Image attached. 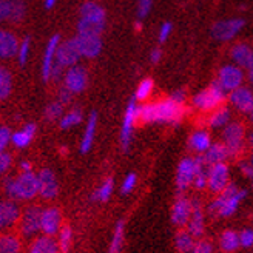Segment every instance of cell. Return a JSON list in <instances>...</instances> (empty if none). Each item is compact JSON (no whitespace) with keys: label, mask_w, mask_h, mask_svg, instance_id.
<instances>
[{"label":"cell","mask_w":253,"mask_h":253,"mask_svg":"<svg viewBox=\"0 0 253 253\" xmlns=\"http://www.w3.org/2000/svg\"><path fill=\"white\" fill-rule=\"evenodd\" d=\"M185 116V107L174 102L171 97L159 99L156 102H147L139 107L141 124H179Z\"/></svg>","instance_id":"1"},{"label":"cell","mask_w":253,"mask_h":253,"mask_svg":"<svg viewBox=\"0 0 253 253\" xmlns=\"http://www.w3.org/2000/svg\"><path fill=\"white\" fill-rule=\"evenodd\" d=\"M247 190L239 188L236 184L230 182L219 195H214V198L209 202L206 211L211 218H230L238 211L241 201L246 199Z\"/></svg>","instance_id":"2"},{"label":"cell","mask_w":253,"mask_h":253,"mask_svg":"<svg viewBox=\"0 0 253 253\" xmlns=\"http://www.w3.org/2000/svg\"><path fill=\"white\" fill-rule=\"evenodd\" d=\"M6 199L11 201H33L39 196V179L37 173L20 171L14 178H6L2 184Z\"/></svg>","instance_id":"3"},{"label":"cell","mask_w":253,"mask_h":253,"mask_svg":"<svg viewBox=\"0 0 253 253\" xmlns=\"http://www.w3.org/2000/svg\"><path fill=\"white\" fill-rule=\"evenodd\" d=\"M221 142L229 151V159H238L246 151L247 130L246 125L239 121H230L221 133Z\"/></svg>","instance_id":"4"},{"label":"cell","mask_w":253,"mask_h":253,"mask_svg":"<svg viewBox=\"0 0 253 253\" xmlns=\"http://www.w3.org/2000/svg\"><path fill=\"white\" fill-rule=\"evenodd\" d=\"M227 100V93L222 90V86L218 81L211 82L207 88L196 93L192 97V107L199 113H210L224 105Z\"/></svg>","instance_id":"5"},{"label":"cell","mask_w":253,"mask_h":253,"mask_svg":"<svg viewBox=\"0 0 253 253\" xmlns=\"http://www.w3.org/2000/svg\"><path fill=\"white\" fill-rule=\"evenodd\" d=\"M41 213L42 209L36 204L27 206L20 210V218L16 227L23 239H33L41 235Z\"/></svg>","instance_id":"6"},{"label":"cell","mask_w":253,"mask_h":253,"mask_svg":"<svg viewBox=\"0 0 253 253\" xmlns=\"http://www.w3.org/2000/svg\"><path fill=\"white\" fill-rule=\"evenodd\" d=\"M244 25H246L244 19H239V17L225 19V20L214 22L211 30H210V33H211V37H213L214 41H218V42H229V41H232L233 37H236L239 33L243 31Z\"/></svg>","instance_id":"7"},{"label":"cell","mask_w":253,"mask_h":253,"mask_svg":"<svg viewBox=\"0 0 253 253\" xmlns=\"http://www.w3.org/2000/svg\"><path fill=\"white\" fill-rule=\"evenodd\" d=\"M230 184V167L227 162L213 164L209 167L207 190L214 196L219 195L222 190Z\"/></svg>","instance_id":"8"},{"label":"cell","mask_w":253,"mask_h":253,"mask_svg":"<svg viewBox=\"0 0 253 253\" xmlns=\"http://www.w3.org/2000/svg\"><path fill=\"white\" fill-rule=\"evenodd\" d=\"M137 122H139V105L136 104V99L133 97L125 108L124 121L121 126V145L124 151L130 148L131 139H133V130Z\"/></svg>","instance_id":"9"},{"label":"cell","mask_w":253,"mask_h":253,"mask_svg":"<svg viewBox=\"0 0 253 253\" xmlns=\"http://www.w3.org/2000/svg\"><path fill=\"white\" fill-rule=\"evenodd\" d=\"M244 79L246 74L243 68H239L235 63H227V65H222L219 68L216 81L222 86V90L229 94L230 91L236 90L238 86L244 85Z\"/></svg>","instance_id":"10"},{"label":"cell","mask_w":253,"mask_h":253,"mask_svg":"<svg viewBox=\"0 0 253 253\" xmlns=\"http://www.w3.org/2000/svg\"><path fill=\"white\" fill-rule=\"evenodd\" d=\"M63 225V214L59 207L48 206L41 213V235L56 236Z\"/></svg>","instance_id":"11"},{"label":"cell","mask_w":253,"mask_h":253,"mask_svg":"<svg viewBox=\"0 0 253 253\" xmlns=\"http://www.w3.org/2000/svg\"><path fill=\"white\" fill-rule=\"evenodd\" d=\"M195 178V156H187L181 159L176 170V192L178 195H185L187 190L192 187Z\"/></svg>","instance_id":"12"},{"label":"cell","mask_w":253,"mask_h":253,"mask_svg":"<svg viewBox=\"0 0 253 253\" xmlns=\"http://www.w3.org/2000/svg\"><path fill=\"white\" fill-rule=\"evenodd\" d=\"M88 85V73L82 65H73L63 73V86L68 88L73 94L82 93Z\"/></svg>","instance_id":"13"},{"label":"cell","mask_w":253,"mask_h":253,"mask_svg":"<svg viewBox=\"0 0 253 253\" xmlns=\"http://www.w3.org/2000/svg\"><path fill=\"white\" fill-rule=\"evenodd\" d=\"M190 216H192V199L187 198L185 195H178L170 211L171 224L178 227V229H185Z\"/></svg>","instance_id":"14"},{"label":"cell","mask_w":253,"mask_h":253,"mask_svg":"<svg viewBox=\"0 0 253 253\" xmlns=\"http://www.w3.org/2000/svg\"><path fill=\"white\" fill-rule=\"evenodd\" d=\"M81 57L82 56H81V51L78 48V43L74 41V37L59 43L57 51H56V63H59L60 67L70 68L73 65H78Z\"/></svg>","instance_id":"15"},{"label":"cell","mask_w":253,"mask_h":253,"mask_svg":"<svg viewBox=\"0 0 253 253\" xmlns=\"http://www.w3.org/2000/svg\"><path fill=\"white\" fill-rule=\"evenodd\" d=\"M227 100L236 111L243 113V115H250L253 110V91L246 85H241L236 90L230 91L227 94Z\"/></svg>","instance_id":"16"},{"label":"cell","mask_w":253,"mask_h":253,"mask_svg":"<svg viewBox=\"0 0 253 253\" xmlns=\"http://www.w3.org/2000/svg\"><path fill=\"white\" fill-rule=\"evenodd\" d=\"M20 218V209L16 201L0 199V233L12 230Z\"/></svg>","instance_id":"17"},{"label":"cell","mask_w":253,"mask_h":253,"mask_svg":"<svg viewBox=\"0 0 253 253\" xmlns=\"http://www.w3.org/2000/svg\"><path fill=\"white\" fill-rule=\"evenodd\" d=\"M39 179V196L45 201H53L59 193V181L51 169H42L37 173Z\"/></svg>","instance_id":"18"},{"label":"cell","mask_w":253,"mask_h":253,"mask_svg":"<svg viewBox=\"0 0 253 253\" xmlns=\"http://www.w3.org/2000/svg\"><path fill=\"white\" fill-rule=\"evenodd\" d=\"M74 41L82 57L94 59L102 51V39L97 34H76Z\"/></svg>","instance_id":"19"},{"label":"cell","mask_w":253,"mask_h":253,"mask_svg":"<svg viewBox=\"0 0 253 253\" xmlns=\"http://www.w3.org/2000/svg\"><path fill=\"white\" fill-rule=\"evenodd\" d=\"M185 229L192 233L196 239L204 235L206 230V211L198 198L192 199V216L188 219Z\"/></svg>","instance_id":"20"},{"label":"cell","mask_w":253,"mask_h":253,"mask_svg":"<svg viewBox=\"0 0 253 253\" xmlns=\"http://www.w3.org/2000/svg\"><path fill=\"white\" fill-rule=\"evenodd\" d=\"M105 9L100 6L96 2H91L88 0L81 6V20L86 22V23H91L94 27L104 30L105 28Z\"/></svg>","instance_id":"21"},{"label":"cell","mask_w":253,"mask_h":253,"mask_svg":"<svg viewBox=\"0 0 253 253\" xmlns=\"http://www.w3.org/2000/svg\"><path fill=\"white\" fill-rule=\"evenodd\" d=\"M59 43H60V36L59 34H54L46 43L45 53H43V60H42V68H41L43 81L51 79V68H53L54 62H56V51H57Z\"/></svg>","instance_id":"22"},{"label":"cell","mask_w":253,"mask_h":253,"mask_svg":"<svg viewBox=\"0 0 253 253\" xmlns=\"http://www.w3.org/2000/svg\"><path fill=\"white\" fill-rule=\"evenodd\" d=\"M230 57L235 65L243 70H249L253 67V48L247 43H235L230 48Z\"/></svg>","instance_id":"23"},{"label":"cell","mask_w":253,"mask_h":253,"mask_svg":"<svg viewBox=\"0 0 253 253\" xmlns=\"http://www.w3.org/2000/svg\"><path fill=\"white\" fill-rule=\"evenodd\" d=\"M23 238L19 232L5 230L0 233V253H22Z\"/></svg>","instance_id":"24"},{"label":"cell","mask_w":253,"mask_h":253,"mask_svg":"<svg viewBox=\"0 0 253 253\" xmlns=\"http://www.w3.org/2000/svg\"><path fill=\"white\" fill-rule=\"evenodd\" d=\"M19 39L14 33L8 30H0V59H12L17 54Z\"/></svg>","instance_id":"25"},{"label":"cell","mask_w":253,"mask_h":253,"mask_svg":"<svg viewBox=\"0 0 253 253\" xmlns=\"http://www.w3.org/2000/svg\"><path fill=\"white\" fill-rule=\"evenodd\" d=\"M211 136L209 133V130L206 128H199L196 131H193L188 137V148L196 155H204L209 150V147L211 145Z\"/></svg>","instance_id":"26"},{"label":"cell","mask_w":253,"mask_h":253,"mask_svg":"<svg viewBox=\"0 0 253 253\" xmlns=\"http://www.w3.org/2000/svg\"><path fill=\"white\" fill-rule=\"evenodd\" d=\"M28 253H60V250L54 236L39 235L31 239Z\"/></svg>","instance_id":"27"},{"label":"cell","mask_w":253,"mask_h":253,"mask_svg":"<svg viewBox=\"0 0 253 253\" xmlns=\"http://www.w3.org/2000/svg\"><path fill=\"white\" fill-rule=\"evenodd\" d=\"M209 164L204 161L202 155L195 156V178L192 187L196 192H204L207 190V178H209Z\"/></svg>","instance_id":"28"},{"label":"cell","mask_w":253,"mask_h":253,"mask_svg":"<svg viewBox=\"0 0 253 253\" xmlns=\"http://www.w3.org/2000/svg\"><path fill=\"white\" fill-rule=\"evenodd\" d=\"M36 124L30 122L25 124L20 130L14 131L11 134V144L14 145L16 148H27L36 136Z\"/></svg>","instance_id":"29"},{"label":"cell","mask_w":253,"mask_h":253,"mask_svg":"<svg viewBox=\"0 0 253 253\" xmlns=\"http://www.w3.org/2000/svg\"><path fill=\"white\" fill-rule=\"evenodd\" d=\"M230 121H232V110L229 107L222 105V107L209 113L207 125L213 130H222Z\"/></svg>","instance_id":"30"},{"label":"cell","mask_w":253,"mask_h":253,"mask_svg":"<svg viewBox=\"0 0 253 253\" xmlns=\"http://www.w3.org/2000/svg\"><path fill=\"white\" fill-rule=\"evenodd\" d=\"M96 128H97V113L93 111L90 116H88V122L85 126V131L81 141V153H88L91 150L93 142H94V136H96Z\"/></svg>","instance_id":"31"},{"label":"cell","mask_w":253,"mask_h":253,"mask_svg":"<svg viewBox=\"0 0 253 253\" xmlns=\"http://www.w3.org/2000/svg\"><path fill=\"white\" fill-rule=\"evenodd\" d=\"M204 161L209 164V166H213V164H219V162H227L229 161V151H227L225 145L219 141V142H211V145L209 147V150L202 155Z\"/></svg>","instance_id":"32"},{"label":"cell","mask_w":253,"mask_h":253,"mask_svg":"<svg viewBox=\"0 0 253 253\" xmlns=\"http://www.w3.org/2000/svg\"><path fill=\"white\" fill-rule=\"evenodd\" d=\"M219 249L224 253H235L241 244H239V232L233 229H227L219 235Z\"/></svg>","instance_id":"33"},{"label":"cell","mask_w":253,"mask_h":253,"mask_svg":"<svg viewBox=\"0 0 253 253\" xmlns=\"http://www.w3.org/2000/svg\"><path fill=\"white\" fill-rule=\"evenodd\" d=\"M124 244H125V221L119 219L115 225V229H113L107 253H122Z\"/></svg>","instance_id":"34"},{"label":"cell","mask_w":253,"mask_h":253,"mask_svg":"<svg viewBox=\"0 0 253 253\" xmlns=\"http://www.w3.org/2000/svg\"><path fill=\"white\" fill-rule=\"evenodd\" d=\"M196 244V238L190 233L187 229H181L178 230L174 236V249L178 253H190L193 250Z\"/></svg>","instance_id":"35"},{"label":"cell","mask_w":253,"mask_h":253,"mask_svg":"<svg viewBox=\"0 0 253 253\" xmlns=\"http://www.w3.org/2000/svg\"><path fill=\"white\" fill-rule=\"evenodd\" d=\"M113 190H115V179L107 178L100 182V185L93 192L91 199L94 202H107L113 195Z\"/></svg>","instance_id":"36"},{"label":"cell","mask_w":253,"mask_h":253,"mask_svg":"<svg viewBox=\"0 0 253 253\" xmlns=\"http://www.w3.org/2000/svg\"><path fill=\"white\" fill-rule=\"evenodd\" d=\"M73 239H74V235H73V229H71V227L70 225H62V229L56 235V241H57V246H59L60 253H68L71 250V247H73Z\"/></svg>","instance_id":"37"},{"label":"cell","mask_w":253,"mask_h":253,"mask_svg":"<svg viewBox=\"0 0 253 253\" xmlns=\"http://www.w3.org/2000/svg\"><path fill=\"white\" fill-rule=\"evenodd\" d=\"M84 119V115H82V110L81 108H73L71 111L65 113L60 119H59V126L62 130H68V128H73V126L79 125Z\"/></svg>","instance_id":"38"},{"label":"cell","mask_w":253,"mask_h":253,"mask_svg":"<svg viewBox=\"0 0 253 253\" xmlns=\"http://www.w3.org/2000/svg\"><path fill=\"white\" fill-rule=\"evenodd\" d=\"M12 91V76L8 68L0 65V100L9 97Z\"/></svg>","instance_id":"39"},{"label":"cell","mask_w":253,"mask_h":253,"mask_svg":"<svg viewBox=\"0 0 253 253\" xmlns=\"http://www.w3.org/2000/svg\"><path fill=\"white\" fill-rule=\"evenodd\" d=\"M25 14H27V5L23 3V0H9V22L19 23L25 19Z\"/></svg>","instance_id":"40"},{"label":"cell","mask_w":253,"mask_h":253,"mask_svg":"<svg viewBox=\"0 0 253 253\" xmlns=\"http://www.w3.org/2000/svg\"><path fill=\"white\" fill-rule=\"evenodd\" d=\"M153 90H155L153 79H144V81L139 82V85L136 88L134 99L139 100V102H145V100H148L150 96L153 94Z\"/></svg>","instance_id":"41"},{"label":"cell","mask_w":253,"mask_h":253,"mask_svg":"<svg viewBox=\"0 0 253 253\" xmlns=\"http://www.w3.org/2000/svg\"><path fill=\"white\" fill-rule=\"evenodd\" d=\"M63 116V104L60 100H53L45 108V119L46 121H57Z\"/></svg>","instance_id":"42"},{"label":"cell","mask_w":253,"mask_h":253,"mask_svg":"<svg viewBox=\"0 0 253 253\" xmlns=\"http://www.w3.org/2000/svg\"><path fill=\"white\" fill-rule=\"evenodd\" d=\"M30 53H31V39L30 37H25L22 42H19V49H17V60L20 65H25L30 59Z\"/></svg>","instance_id":"43"},{"label":"cell","mask_w":253,"mask_h":253,"mask_svg":"<svg viewBox=\"0 0 253 253\" xmlns=\"http://www.w3.org/2000/svg\"><path fill=\"white\" fill-rule=\"evenodd\" d=\"M136 184H137V174L136 173H128L124 178L122 184H121V193L122 195H130L136 188Z\"/></svg>","instance_id":"44"},{"label":"cell","mask_w":253,"mask_h":253,"mask_svg":"<svg viewBox=\"0 0 253 253\" xmlns=\"http://www.w3.org/2000/svg\"><path fill=\"white\" fill-rule=\"evenodd\" d=\"M239 244L243 249L253 247V229H244L239 232Z\"/></svg>","instance_id":"45"},{"label":"cell","mask_w":253,"mask_h":253,"mask_svg":"<svg viewBox=\"0 0 253 253\" xmlns=\"http://www.w3.org/2000/svg\"><path fill=\"white\" fill-rule=\"evenodd\" d=\"M11 134L12 131L8 128V126H0V153L2 151H6V147L11 144Z\"/></svg>","instance_id":"46"},{"label":"cell","mask_w":253,"mask_h":253,"mask_svg":"<svg viewBox=\"0 0 253 253\" xmlns=\"http://www.w3.org/2000/svg\"><path fill=\"white\" fill-rule=\"evenodd\" d=\"M190 253H213V244L210 241H206V239H199Z\"/></svg>","instance_id":"47"},{"label":"cell","mask_w":253,"mask_h":253,"mask_svg":"<svg viewBox=\"0 0 253 253\" xmlns=\"http://www.w3.org/2000/svg\"><path fill=\"white\" fill-rule=\"evenodd\" d=\"M12 166V158L6 151H2L0 153V176H3Z\"/></svg>","instance_id":"48"},{"label":"cell","mask_w":253,"mask_h":253,"mask_svg":"<svg viewBox=\"0 0 253 253\" xmlns=\"http://www.w3.org/2000/svg\"><path fill=\"white\" fill-rule=\"evenodd\" d=\"M151 5H153V2L151 0H139V3H137V16L139 19H144L150 9H151Z\"/></svg>","instance_id":"49"},{"label":"cell","mask_w":253,"mask_h":253,"mask_svg":"<svg viewBox=\"0 0 253 253\" xmlns=\"http://www.w3.org/2000/svg\"><path fill=\"white\" fill-rule=\"evenodd\" d=\"M170 34H171V23H170V22H164V23L161 25L159 34H158L159 42L164 43V42H166V41L169 39V37H170Z\"/></svg>","instance_id":"50"},{"label":"cell","mask_w":253,"mask_h":253,"mask_svg":"<svg viewBox=\"0 0 253 253\" xmlns=\"http://www.w3.org/2000/svg\"><path fill=\"white\" fill-rule=\"evenodd\" d=\"M239 170H241V173L246 176L247 179L253 181V166L249 162V161H243L239 162Z\"/></svg>","instance_id":"51"},{"label":"cell","mask_w":253,"mask_h":253,"mask_svg":"<svg viewBox=\"0 0 253 253\" xmlns=\"http://www.w3.org/2000/svg\"><path fill=\"white\" fill-rule=\"evenodd\" d=\"M9 17V0H0V22H5Z\"/></svg>","instance_id":"52"},{"label":"cell","mask_w":253,"mask_h":253,"mask_svg":"<svg viewBox=\"0 0 253 253\" xmlns=\"http://www.w3.org/2000/svg\"><path fill=\"white\" fill-rule=\"evenodd\" d=\"M73 96H74V94L68 90V88H65V86H62V88H60V91H59V100H60V102H62L63 105L68 104L70 100L73 99Z\"/></svg>","instance_id":"53"},{"label":"cell","mask_w":253,"mask_h":253,"mask_svg":"<svg viewBox=\"0 0 253 253\" xmlns=\"http://www.w3.org/2000/svg\"><path fill=\"white\" fill-rule=\"evenodd\" d=\"M170 97L174 100V102H178V104H185V100H187V94H185V91L184 90H176L174 93H171L170 94Z\"/></svg>","instance_id":"54"},{"label":"cell","mask_w":253,"mask_h":253,"mask_svg":"<svg viewBox=\"0 0 253 253\" xmlns=\"http://www.w3.org/2000/svg\"><path fill=\"white\" fill-rule=\"evenodd\" d=\"M162 59V51L159 48H155L153 51L150 53V60H151V63H159V60Z\"/></svg>","instance_id":"55"},{"label":"cell","mask_w":253,"mask_h":253,"mask_svg":"<svg viewBox=\"0 0 253 253\" xmlns=\"http://www.w3.org/2000/svg\"><path fill=\"white\" fill-rule=\"evenodd\" d=\"M19 167H20V171H31L33 170V164L30 161H22L19 164Z\"/></svg>","instance_id":"56"},{"label":"cell","mask_w":253,"mask_h":253,"mask_svg":"<svg viewBox=\"0 0 253 253\" xmlns=\"http://www.w3.org/2000/svg\"><path fill=\"white\" fill-rule=\"evenodd\" d=\"M247 145L253 150V130L247 134Z\"/></svg>","instance_id":"57"},{"label":"cell","mask_w":253,"mask_h":253,"mask_svg":"<svg viewBox=\"0 0 253 253\" xmlns=\"http://www.w3.org/2000/svg\"><path fill=\"white\" fill-rule=\"evenodd\" d=\"M56 2H57V0H45V8L51 9L56 5Z\"/></svg>","instance_id":"58"},{"label":"cell","mask_w":253,"mask_h":253,"mask_svg":"<svg viewBox=\"0 0 253 253\" xmlns=\"http://www.w3.org/2000/svg\"><path fill=\"white\" fill-rule=\"evenodd\" d=\"M247 76H249V81H250V82L253 84V67L247 70Z\"/></svg>","instance_id":"59"},{"label":"cell","mask_w":253,"mask_h":253,"mask_svg":"<svg viewBox=\"0 0 253 253\" xmlns=\"http://www.w3.org/2000/svg\"><path fill=\"white\" fill-rule=\"evenodd\" d=\"M252 166H253V150H252V155H250V161H249Z\"/></svg>","instance_id":"60"},{"label":"cell","mask_w":253,"mask_h":253,"mask_svg":"<svg viewBox=\"0 0 253 253\" xmlns=\"http://www.w3.org/2000/svg\"><path fill=\"white\" fill-rule=\"evenodd\" d=\"M249 116H250V121L253 122V110H252V113H250V115H249Z\"/></svg>","instance_id":"61"},{"label":"cell","mask_w":253,"mask_h":253,"mask_svg":"<svg viewBox=\"0 0 253 253\" xmlns=\"http://www.w3.org/2000/svg\"><path fill=\"white\" fill-rule=\"evenodd\" d=\"M252 187H253V185H252Z\"/></svg>","instance_id":"62"}]
</instances>
